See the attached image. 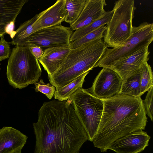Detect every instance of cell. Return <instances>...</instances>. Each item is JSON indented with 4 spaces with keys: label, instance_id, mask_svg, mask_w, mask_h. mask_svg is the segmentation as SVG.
Instances as JSON below:
<instances>
[{
    "label": "cell",
    "instance_id": "obj_24",
    "mask_svg": "<svg viewBox=\"0 0 153 153\" xmlns=\"http://www.w3.org/2000/svg\"><path fill=\"white\" fill-rule=\"evenodd\" d=\"M148 92L143 103L146 114L153 121V86H152L148 91Z\"/></svg>",
    "mask_w": 153,
    "mask_h": 153
},
{
    "label": "cell",
    "instance_id": "obj_7",
    "mask_svg": "<svg viewBox=\"0 0 153 153\" xmlns=\"http://www.w3.org/2000/svg\"><path fill=\"white\" fill-rule=\"evenodd\" d=\"M91 142L96 133L103 108L102 99L97 98L87 89L78 88L69 98Z\"/></svg>",
    "mask_w": 153,
    "mask_h": 153
},
{
    "label": "cell",
    "instance_id": "obj_6",
    "mask_svg": "<svg viewBox=\"0 0 153 153\" xmlns=\"http://www.w3.org/2000/svg\"><path fill=\"white\" fill-rule=\"evenodd\" d=\"M135 9L134 0L115 2L112 18L107 24L103 35V40L107 48H119L126 44L132 34V21Z\"/></svg>",
    "mask_w": 153,
    "mask_h": 153
},
{
    "label": "cell",
    "instance_id": "obj_3",
    "mask_svg": "<svg viewBox=\"0 0 153 153\" xmlns=\"http://www.w3.org/2000/svg\"><path fill=\"white\" fill-rule=\"evenodd\" d=\"M107 48L102 38L98 39L71 49L59 69L48 76L56 88L70 83L84 73L92 69Z\"/></svg>",
    "mask_w": 153,
    "mask_h": 153
},
{
    "label": "cell",
    "instance_id": "obj_27",
    "mask_svg": "<svg viewBox=\"0 0 153 153\" xmlns=\"http://www.w3.org/2000/svg\"><path fill=\"white\" fill-rule=\"evenodd\" d=\"M15 22H11L7 26L6 30V33L9 35L11 39L13 38L14 34V31L13 29L14 27Z\"/></svg>",
    "mask_w": 153,
    "mask_h": 153
},
{
    "label": "cell",
    "instance_id": "obj_26",
    "mask_svg": "<svg viewBox=\"0 0 153 153\" xmlns=\"http://www.w3.org/2000/svg\"><path fill=\"white\" fill-rule=\"evenodd\" d=\"M29 47L32 54L38 60L42 55L44 52L41 47L32 46H29Z\"/></svg>",
    "mask_w": 153,
    "mask_h": 153
},
{
    "label": "cell",
    "instance_id": "obj_25",
    "mask_svg": "<svg viewBox=\"0 0 153 153\" xmlns=\"http://www.w3.org/2000/svg\"><path fill=\"white\" fill-rule=\"evenodd\" d=\"M0 61L8 58L11 53L9 42L6 41L4 36L0 37Z\"/></svg>",
    "mask_w": 153,
    "mask_h": 153
},
{
    "label": "cell",
    "instance_id": "obj_1",
    "mask_svg": "<svg viewBox=\"0 0 153 153\" xmlns=\"http://www.w3.org/2000/svg\"><path fill=\"white\" fill-rule=\"evenodd\" d=\"M33 126L34 153H79L88 139L70 99L44 102Z\"/></svg>",
    "mask_w": 153,
    "mask_h": 153
},
{
    "label": "cell",
    "instance_id": "obj_21",
    "mask_svg": "<svg viewBox=\"0 0 153 153\" xmlns=\"http://www.w3.org/2000/svg\"><path fill=\"white\" fill-rule=\"evenodd\" d=\"M140 94L141 96L153 86V75L151 66L146 62L140 68Z\"/></svg>",
    "mask_w": 153,
    "mask_h": 153
},
{
    "label": "cell",
    "instance_id": "obj_19",
    "mask_svg": "<svg viewBox=\"0 0 153 153\" xmlns=\"http://www.w3.org/2000/svg\"><path fill=\"white\" fill-rule=\"evenodd\" d=\"M140 69L127 78L123 80L120 94L131 96L140 97Z\"/></svg>",
    "mask_w": 153,
    "mask_h": 153
},
{
    "label": "cell",
    "instance_id": "obj_23",
    "mask_svg": "<svg viewBox=\"0 0 153 153\" xmlns=\"http://www.w3.org/2000/svg\"><path fill=\"white\" fill-rule=\"evenodd\" d=\"M35 86V91H39L45 94L49 99H51L54 95L55 87L51 84L45 83L43 80L34 83Z\"/></svg>",
    "mask_w": 153,
    "mask_h": 153
},
{
    "label": "cell",
    "instance_id": "obj_5",
    "mask_svg": "<svg viewBox=\"0 0 153 153\" xmlns=\"http://www.w3.org/2000/svg\"><path fill=\"white\" fill-rule=\"evenodd\" d=\"M153 40V24L146 22L133 27L132 34L122 47L105 49L94 68H109L117 62L148 49Z\"/></svg>",
    "mask_w": 153,
    "mask_h": 153
},
{
    "label": "cell",
    "instance_id": "obj_13",
    "mask_svg": "<svg viewBox=\"0 0 153 153\" xmlns=\"http://www.w3.org/2000/svg\"><path fill=\"white\" fill-rule=\"evenodd\" d=\"M27 136L11 127L0 129V153H21Z\"/></svg>",
    "mask_w": 153,
    "mask_h": 153
},
{
    "label": "cell",
    "instance_id": "obj_16",
    "mask_svg": "<svg viewBox=\"0 0 153 153\" xmlns=\"http://www.w3.org/2000/svg\"><path fill=\"white\" fill-rule=\"evenodd\" d=\"M28 0H0V37L6 34V29L15 22Z\"/></svg>",
    "mask_w": 153,
    "mask_h": 153
},
{
    "label": "cell",
    "instance_id": "obj_8",
    "mask_svg": "<svg viewBox=\"0 0 153 153\" xmlns=\"http://www.w3.org/2000/svg\"><path fill=\"white\" fill-rule=\"evenodd\" d=\"M73 30L61 24L39 30L30 35L19 46H36L47 48L70 46Z\"/></svg>",
    "mask_w": 153,
    "mask_h": 153
},
{
    "label": "cell",
    "instance_id": "obj_4",
    "mask_svg": "<svg viewBox=\"0 0 153 153\" xmlns=\"http://www.w3.org/2000/svg\"><path fill=\"white\" fill-rule=\"evenodd\" d=\"M42 72L38 60L29 46H16L12 49L6 74L9 84L14 88L22 89L37 82Z\"/></svg>",
    "mask_w": 153,
    "mask_h": 153
},
{
    "label": "cell",
    "instance_id": "obj_20",
    "mask_svg": "<svg viewBox=\"0 0 153 153\" xmlns=\"http://www.w3.org/2000/svg\"><path fill=\"white\" fill-rule=\"evenodd\" d=\"M86 0H65L66 15L64 22L71 24L79 17Z\"/></svg>",
    "mask_w": 153,
    "mask_h": 153
},
{
    "label": "cell",
    "instance_id": "obj_22",
    "mask_svg": "<svg viewBox=\"0 0 153 153\" xmlns=\"http://www.w3.org/2000/svg\"><path fill=\"white\" fill-rule=\"evenodd\" d=\"M106 26H102L83 37L70 42L71 49L76 48L81 45L95 39L102 38L106 30Z\"/></svg>",
    "mask_w": 153,
    "mask_h": 153
},
{
    "label": "cell",
    "instance_id": "obj_12",
    "mask_svg": "<svg viewBox=\"0 0 153 153\" xmlns=\"http://www.w3.org/2000/svg\"><path fill=\"white\" fill-rule=\"evenodd\" d=\"M106 5L105 0H86L79 17L70 27L74 31L101 19L106 12L104 9Z\"/></svg>",
    "mask_w": 153,
    "mask_h": 153
},
{
    "label": "cell",
    "instance_id": "obj_11",
    "mask_svg": "<svg viewBox=\"0 0 153 153\" xmlns=\"http://www.w3.org/2000/svg\"><path fill=\"white\" fill-rule=\"evenodd\" d=\"M65 4V0H58L52 6L39 13L34 23V32L61 25L66 15Z\"/></svg>",
    "mask_w": 153,
    "mask_h": 153
},
{
    "label": "cell",
    "instance_id": "obj_17",
    "mask_svg": "<svg viewBox=\"0 0 153 153\" xmlns=\"http://www.w3.org/2000/svg\"><path fill=\"white\" fill-rule=\"evenodd\" d=\"M89 72V71L86 72L67 85L56 88L54 93L55 99L60 101L69 99L78 88H82L85 78Z\"/></svg>",
    "mask_w": 153,
    "mask_h": 153
},
{
    "label": "cell",
    "instance_id": "obj_15",
    "mask_svg": "<svg viewBox=\"0 0 153 153\" xmlns=\"http://www.w3.org/2000/svg\"><path fill=\"white\" fill-rule=\"evenodd\" d=\"M71 50L70 46L46 48L38 59L47 72L48 76L54 74L60 67Z\"/></svg>",
    "mask_w": 153,
    "mask_h": 153
},
{
    "label": "cell",
    "instance_id": "obj_18",
    "mask_svg": "<svg viewBox=\"0 0 153 153\" xmlns=\"http://www.w3.org/2000/svg\"><path fill=\"white\" fill-rule=\"evenodd\" d=\"M113 13V10L106 12L101 19L91 24L75 30L72 34L70 42L84 36L102 26L107 24L111 20Z\"/></svg>",
    "mask_w": 153,
    "mask_h": 153
},
{
    "label": "cell",
    "instance_id": "obj_10",
    "mask_svg": "<svg viewBox=\"0 0 153 153\" xmlns=\"http://www.w3.org/2000/svg\"><path fill=\"white\" fill-rule=\"evenodd\" d=\"M150 138L143 130L134 131L115 140L108 150L116 153H140L149 146Z\"/></svg>",
    "mask_w": 153,
    "mask_h": 153
},
{
    "label": "cell",
    "instance_id": "obj_14",
    "mask_svg": "<svg viewBox=\"0 0 153 153\" xmlns=\"http://www.w3.org/2000/svg\"><path fill=\"white\" fill-rule=\"evenodd\" d=\"M149 54L148 49H145L117 62L109 68L116 72L124 80L147 62Z\"/></svg>",
    "mask_w": 153,
    "mask_h": 153
},
{
    "label": "cell",
    "instance_id": "obj_2",
    "mask_svg": "<svg viewBox=\"0 0 153 153\" xmlns=\"http://www.w3.org/2000/svg\"><path fill=\"white\" fill-rule=\"evenodd\" d=\"M102 100V114L92 142L95 147L104 152L118 138L144 130L147 121L140 97L119 94Z\"/></svg>",
    "mask_w": 153,
    "mask_h": 153
},
{
    "label": "cell",
    "instance_id": "obj_9",
    "mask_svg": "<svg viewBox=\"0 0 153 153\" xmlns=\"http://www.w3.org/2000/svg\"><path fill=\"white\" fill-rule=\"evenodd\" d=\"M122 82L116 72L103 68L97 76L92 87L87 90L97 98L105 99L120 93Z\"/></svg>",
    "mask_w": 153,
    "mask_h": 153
}]
</instances>
